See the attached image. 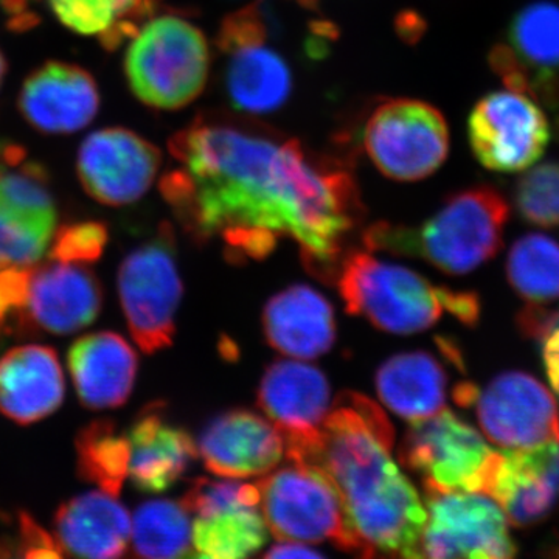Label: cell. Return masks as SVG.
I'll list each match as a JSON object with an SVG mask.
<instances>
[{"mask_svg":"<svg viewBox=\"0 0 559 559\" xmlns=\"http://www.w3.org/2000/svg\"><path fill=\"white\" fill-rule=\"evenodd\" d=\"M160 164V151L148 140L124 128H106L81 143L76 171L95 201L127 205L151 189Z\"/></svg>","mask_w":559,"mask_h":559,"instance_id":"15","label":"cell"},{"mask_svg":"<svg viewBox=\"0 0 559 559\" xmlns=\"http://www.w3.org/2000/svg\"><path fill=\"white\" fill-rule=\"evenodd\" d=\"M100 108L91 73L69 62H47L25 80L20 94L24 119L44 134H73L86 128Z\"/></svg>","mask_w":559,"mask_h":559,"instance_id":"22","label":"cell"},{"mask_svg":"<svg viewBox=\"0 0 559 559\" xmlns=\"http://www.w3.org/2000/svg\"><path fill=\"white\" fill-rule=\"evenodd\" d=\"M66 382L53 348L22 345L0 358V412L17 425H32L60 409Z\"/></svg>","mask_w":559,"mask_h":559,"instance_id":"23","label":"cell"},{"mask_svg":"<svg viewBox=\"0 0 559 559\" xmlns=\"http://www.w3.org/2000/svg\"><path fill=\"white\" fill-rule=\"evenodd\" d=\"M267 344L289 358L311 360L329 353L336 341V320L329 300L305 285L283 289L263 311Z\"/></svg>","mask_w":559,"mask_h":559,"instance_id":"25","label":"cell"},{"mask_svg":"<svg viewBox=\"0 0 559 559\" xmlns=\"http://www.w3.org/2000/svg\"><path fill=\"white\" fill-rule=\"evenodd\" d=\"M132 543L142 559L186 558L193 543L189 511L167 499L143 503L135 511Z\"/></svg>","mask_w":559,"mask_h":559,"instance_id":"31","label":"cell"},{"mask_svg":"<svg viewBox=\"0 0 559 559\" xmlns=\"http://www.w3.org/2000/svg\"><path fill=\"white\" fill-rule=\"evenodd\" d=\"M510 207L491 186L452 194L419 227L377 223L364 231V246L401 257H417L450 275H466L495 259L502 248Z\"/></svg>","mask_w":559,"mask_h":559,"instance_id":"3","label":"cell"},{"mask_svg":"<svg viewBox=\"0 0 559 559\" xmlns=\"http://www.w3.org/2000/svg\"><path fill=\"white\" fill-rule=\"evenodd\" d=\"M108 242V230L102 223L68 224L55 231L50 260L64 263L86 264L100 259Z\"/></svg>","mask_w":559,"mask_h":559,"instance_id":"34","label":"cell"},{"mask_svg":"<svg viewBox=\"0 0 559 559\" xmlns=\"http://www.w3.org/2000/svg\"><path fill=\"white\" fill-rule=\"evenodd\" d=\"M481 430L503 450H525L559 439V409L546 385L527 371H503L477 389Z\"/></svg>","mask_w":559,"mask_h":559,"instance_id":"14","label":"cell"},{"mask_svg":"<svg viewBox=\"0 0 559 559\" xmlns=\"http://www.w3.org/2000/svg\"><path fill=\"white\" fill-rule=\"evenodd\" d=\"M209 44L178 16L154 17L132 36L124 58L128 84L151 108L180 109L200 97L209 76Z\"/></svg>","mask_w":559,"mask_h":559,"instance_id":"5","label":"cell"},{"mask_svg":"<svg viewBox=\"0 0 559 559\" xmlns=\"http://www.w3.org/2000/svg\"><path fill=\"white\" fill-rule=\"evenodd\" d=\"M170 153L178 168L160 190L191 240H221L227 259L246 261L290 238L312 274L336 278L362 213L348 173L312 160L297 140L230 121L198 119L171 139Z\"/></svg>","mask_w":559,"mask_h":559,"instance_id":"1","label":"cell"},{"mask_svg":"<svg viewBox=\"0 0 559 559\" xmlns=\"http://www.w3.org/2000/svg\"><path fill=\"white\" fill-rule=\"evenodd\" d=\"M506 274L528 310H551L559 301V241L528 234L511 246Z\"/></svg>","mask_w":559,"mask_h":559,"instance_id":"29","label":"cell"},{"mask_svg":"<svg viewBox=\"0 0 559 559\" xmlns=\"http://www.w3.org/2000/svg\"><path fill=\"white\" fill-rule=\"evenodd\" d=\"M395 432L374 401L344 392L319 439L297 462L318 466L340 492L362 559H418L428 513L392 457Z\"/></svg>","mask_w":559,"mask_h":559,"instance_id":"2","label":"cell"},{"mask_svg":"<svg viewBox=\"0 0 559 559\" xmlns=\"http://www.w3.org/2000/svg\"><path fill=\"white\" fill-rule=\"evenodd\" d=\"M153 0H49L57 20L81 36H97L116 46L130 33Z\"/></svg>","mask_w":559,"mask_h":559,"instance_id":"32","label":"cell"},{"mask_svg":"<svg viewBox=\"0 0 559 559\" xmlns=\"http://www.w3.org/2000/svg\"><path fill=\"white\" fill-rule=\"evenodd\" d=\"M182 290L175 231L165 223L150 241L132 250L119 271L128 329L146 355L171 347Z\"/></svg>","mask_w":559,"mask_h":559,"instance_id":"7","label":"cell"},{"mask_svg":"<svg viewBox=\"0 0 559 559\" xmlns=\"http://www.w3.org/2000/svg\"><path fill=\"white\" fill-rule=\"evenodd\" d=\"M364 146L390 179L414 182L433 175L450 153V131L439 109L418 100L385 102L374 109Z\"/></svg>","mask_w":559,"mask_h":559,"instance_id":"8","label":"cell"},{"mask_svg":"<svg viewBox=\"0 0 559 559\" xmlns=\"http://www.w3.org/2000/svg\"><path fill=\"white\" fill-rule=\"evenodd\" d=\"M7 62L3 58L2 51H0V87H2L3 79H5Z\"/></svg>","mask_w":559,"mask_h":559,"instance_id":"38","label":"cell"},{"mask_svg":"<svg viewBox=\"0 0 559 559\" xmlns=\"http://www.w3.org/2000/svg\"><path fill=\"white\" fill-rule=\"evenodd\" d=\"M481 492L499 503L510 524H538L559 503V439L525 450L495 452Z\"/></svg>","mask_w":559,"mask_h":559,"instance_id":"19","label":"cell"},{"mask_svg":"<svg viewBox=\"0 0 559 559\" xmlns=\"http://www.w3.org/2000/svg\"><path fill=\"white\" fill-rule=\"evenodd\" d=\"M334 280L345 310L388 333H421L436 325L444 311L468 326L480 319L479 297L471 290L432 285L415 271L382 263L359 250L342 259Z\"/></svg>","mask_w":559,"mask_h":559,"instance_id":"4","label":"cell"},{"mask_svg":"<svg viewBox=\"0 0 559 559\" xmlns=\"http://www.w3.org/2000/svg\"><path fill=\"white\" fill-rule=\"evenodd\" d=\"M205 468L219 477L246 479L277 468L286 455L282 433L250 411H230L213 418L197 443Z\"/></svg>","mask_w":559,"mask_h":559,"instance_id":"21","label":"cell"},{"mask_svg":"<svg viewBox=\"0 0 559 559\" xmlns=\"http://www.w3.org/2000/svg\"><path fill=\"white\" fill-rule=\"evenodd\" d=\"M468 139L474 156L488 170L520 173L543 157L550 127L530 95L498 91L485 95L471 110Z\"/></svg>","mask_w":559,"mask_h":559,"instance_id":"13","label":"cell"},{"mask_svg":"<svg viewBox=\"0 0 559 559\" xmlns=\"http://www.w3.org/2000/svg\"><path fill=\"white\" fill-rule=\"evenodd\" d=\"M138 360L134 348L112 331L81 337L68 356L81 403L92 411L123 406L134 389Z\"/></svg>","mask_w":559,"mask_h":559,"instance_id":"24","label":"cell"},{"mask_svg":"<svg viewBox=\"0 0 559 559\" xmlns=\"http://www.w3.org/2000/svg\"><path fill=\"white\" fill-rule=\"evenodd\" d=\"M0 559H62V555L61 547L53 543L49 533L27 513H21L17 549L13 555L2 550Z\"/></svg>","mask_w":559,"mask_h":559,"instance_id":"35","label":"cell"},{"mask_svg":"<svg viewBox=\"0 0 559 559\" xmlns=\"http://www.w3.org/2000/svg\"><path fill=\"white\" fill-rule=\"evenodd\" d=\"M257 399L260 409L282 433L286 457H304L318 441L331 409L325 374L308 364L278 360L264 371Z\"/></svg>","mask_w":559,"mask_h":559,"instance_id":"17","label":"cell"},{"mask_svg":"<svg viewBox=\"0 0 559 559\" xmlns=\"http://www.w3.org/2000/svg\"><path fill=\"white\" fill-rule=\"evenodd\" d=\"M102 301L100 282L84 264L55 260L28 264L20 331L76 333L97 319Z\"/></svg>","mask_w":559,"mask_h":559,"instance_id":"18","label":"cell"},{"mask_svg":"<svg viewBox=\"0 0 559 559\" xmlns=\"http://www.w3.org/2000/svg\"><path fill=\"white\" fill-rule=\"evenodd\" d=\"M513 201L525 223L543 229L559 227V162H544L522 175Z\"/></svg>","mask_w":559,"mask_h":559,"instance_id":"33","label":"cell"},{"mask_svg":"<svg viewBox=\"0 0 559 559\" xmlns=\"http://www.w3.org/2000/svg\"><path fill=\"white\" fill-rule=\"evenodd\" d=\"M128 476L139 491L159 495L183 476L198 448L186 430L165 418L162 407L150 406L132 423Z\"/></svg>","mask_w":559,"mask_h":559,"instance_id":"26","label":"cell"},{"mask_svg":"<svg viewBox=\"0 0 559 559\" xmlns=\"http://www.w3.org/2000/svg\"><path fill=\"white\" fill-rule=\"evenodd\" d=\"M448 380V371L436 355L409 352L385 360L374 382L388 409L407 421H419L444 409Z\"/></svg>","mask_w":559,"mask_h":559,"instance_id":"28","label":"cell"},{"mask_svg":"<svg viewBox=\"0 0 559 559\" xmlns=\"http://www.w3.org/2000/svg\"><path fill=\"white\" fill-rule=\"evenodd\" d=\"M57 207L46 176L32 164L0 167V266H28L46 255Z\"/></svg>","mask_w":559,"mask_h":559,"instance_id":"16","label":"cell"},{"mask_svg":"<svg viewBox=\"0 0 559 559\" xmlns=\"http://www.w3.org/2000/svg\"><path fill=\"white\" fill-rule=\"evenodd\" d=\"M418 559H514L510 521L485 492L426 489Z\"/></svg>","mask_w":559,"mask_h":559,"instance_id":"10","label":"cell"},{"mask_svg":"<svg viewBox=\"0 0 559 559\" xmlns=\"http://www.w3.org/2000/svg\"><path fill=\"white\" fill-rule=\"evenodd\" d=\"M75 447L80 476L119 498L130 471L128 437L117 432L116 425L109 419H98L81 430Z\"/></svg>","mask_w":559,"mask_h":559,"instance_id":"30","label":"cell"},{"mask_svg":"<svg viewBox=\"0 0 559 559\" xmlns=\"http://www.w3.org/2000/svg\"><path fill=\"white\" fill-rule=\"evenodd\" d=\"M260 509L272 535L286 543L331 540L359 550L347 513L333 481L310 463L289 460L257 484Z\"/></svg>","mask_w":559,"mask_h":559,"instance_id":"6","label":"cell"},{"mask_svg":"<svg viewBox=\"0 0 559 559\" xmlns=\"http://www.w3.org/2000/svg\"><path fill=\"white\" fill-rule=\"evenodd\" d=\"M180 503L193 518L194 547L210 559H248L267 543L257 484L200 477Z\"/></svg>","mask_w":559,"mask_h":559,"instance_id":"11","label":"cell"},{"mask_svg":"<svg viewBox=\"0 0 559 559\" xmlns=\"http://www.w3.org/2000/svg\"><path fill=\"white\" fill-rule=\"evenodd\" d=\"M489 64L509 90L530 97L549 95L559 75V5L533 2L514 14L509 44H498Z\"/></svg>","mask_w":559,"mask_h":559,"instance_id":"20","label":"cell"},{"mask_svg":"<svg viewBox=\"0 0 559 559\" xmlns=\"http://www.w3.org/2000/svg\"><path fill=\"white\" fill-rule=\"evenodd\" d=\"M263 559H325L316 550L308 547L297 546V544H280L274 549L267 551Z\"/></svg>","mask_w":559,"mask_h":559,"instance_id":"37","label":"cell"},{"mask_svg":"<svg viewBox=\"0 0 559 559\" xmlns=\"http://www.w3.org/2000/svg\"><path fill=\"white\" fill-rule=\"evenodd\" d=\"M218 47L226 57V87L235 108L274 112L288 100L293 75L285 58L267 44L259 9L237 11L224 20Z\"/></svg>","mask_w":559,"mask_h":559,"instance_id":"12","label":"cell"},{"mask_svg":"<svg viewBox=\"0 0 559 559\" xmlns=\"http://www.w3.org/2000/svg\"><path fill=\"white\" fill-rule=\"evenodd\" d=\"M495 452L479 430L443 409L414 421L401 441L400 459L421 477L425 489L481 492Z\"/></svg>","mask_w":559,"mask_h":559,"instance_id":"9","label":"cell"},{"mask_svg":"<svg viewBox=\"0 0 559 559\" xmlns=\"http://www.w3.org/2000/svg\"><path fill=\"white\" fill-rule=\"evenodd\" d=\"M536 341L540 344V359L547 380L559 396V308L547 320Z\"/></svg>","mask_w":559,"mask_h":559,"instance_id":"36","label":"cell"},{"mask_svg":"<svg viewBox=\"0 0 559 559\" xmlns=\"http://www.w3.org/2000/svg\"><path fill=\"white\" fill-rule=\"evenodd\" d=\"M55 527L61 549L79 559H121L131 539L130 513L102 489L62 503Z\"/></svg>","mask_w":559,"mask_h":559,"instance_id":"27","label":"cell"}]
</instances>
